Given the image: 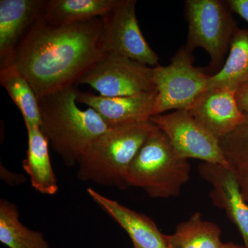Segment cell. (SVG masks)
I'll list each match as a JSON object with an SVG mask.
<instances>
[{"label":"cell","instance_id":"22","mask_svg":"<svg viewBox=\"0 0 248 248\" xmlns=\"http://www.w3.org/2000/svg\"><path fill=\"white\" fill-rule=\"evenodd\" d=\"M232 12L248 22V0H228L226 1Z\"/></svg>","mask_w":248,"mask_h":248},{"label":"cell","instance_id":"4","mask_svg":"<svg viewBox=\"0 0 248 248\" xmlns=\"http://www.w3.org/2000/svg\"><path fill=\"white\" fill-rule=\"evenodd\" d=\"M190 172L188 160L177 154L166 134L156 126L130 164L127 184L142 189L152 198L177 197Z\"/></svg>","mask_w":248,"mask_h":248},{"label":"cell","instance_id":"7","mask_svg":"<svg viewBox=\"0 0 248 248\" xmlns=\"http://www.w3.org/2000/svg\"><path fill=\"white\" fill-rule=\"evenodd\" d=\"M88 84L107 97L156 92L153 68L120 55L107 53L77 82Z\"/></svg>","mask_w":248,"mask_h":248},{"label":"cell","instance_id":"8","mask_svg":"<svg viewBox=\"0 0 248 248\" xmlns=\"http://www.w3.org/2000/svg\"><path fill=\"white\" fill-rule=\"evenodd\" d=\"M150 121L166 134L181 157L231 167L219 140L196 121L188 111L161 114L153 116Z\"/></svg>","mask_w":248,"mask_h":248},{"label":"cell","instance_id":"15","mask_svg":"<svg viewBox=\"0 0 248 248\" xmlns=\"http://www.w3.org/2000/svg\"><path fill=\"white\" fill-rule=\"evenodd\" d=\"M28 150L23 169L30 177L31 185L43 195H53L58 191V181L50 164L48 141L39 126L27 128Z\"/></svg>","mask_w":248,"mask_h":248},{"label":"cell","instance_id":"26","mask_svg":"<svg viewBox=\"0 0 248 248\" xmlns=\"http://www.w3.org/2000/svg\"><path fill=\"white\" fill-rule=\"evenodd\" d=\"M134 245V248H141L140 247H139L138 246H137V245H135V244H133Z\"/></svg>","mask_w":248,"mask_h":248},{"label":"cell","instance_id":"16","mask_svg":"<svg viewBox=\"0 0 248 248\" xmlns=\"http://www.w3.org/2000/svg\"><path fill=\"white\" fill-rule=\"evenodd\" d=\"M120 0H46L42 19L55 27L101 18L110 13Z\"/></svg>","mask_w":248,"mask_h":248},{"label":"cell","instance_id":"14","mask_svg":"<svg viewBox=\"0 0 248 248\" xmlns=\"http://www.w3.org/2000/svg\"><path fill=\"white\" fill-rule=\"evenodd\" d=\"M87 192L91 198L128 233L133 244L141 248H168L165 234L159 231L149 217L107 198L91 187L87 189Z\"/></svg>","mask_w":248,"mask_h":248},{"label":"cell","instance_id":"20","mask_svg":"<svg viewBox=\"0 0 248 248\" xmlns=\"http://www.w3.org/2000/svg\"><path fill=\"white\" fill-rule=\"evenodd\" d=\"M0 241L9 248H49L43 234L24 226L17 206L5 200L0 201Z\"/></svg>","mask_w":248,"mask_h":248},{"label":"cell","instance_id":"6","mask_svg":"<svg viewBox=\"0 0 248 248\" xmlns=\"http://www.w3.org/2000/svg\"><path fill=\"white\" fill-rule=\"evenodd\" d=\"M193 63L192 53L182 47L169 65L153 68V81L157 92L154 116L171 110H187L206 90L211 75Z\"/></svg>","mask_w":248,"mask_h":248},{"label":"cell","instance_id":"11","mask_svg":"<svg viewBox=\"0 0 248 248\" xmlns=\"http://www.w3.org/2000/svg\"><path fill=\"white\" fill-rule=\"evenodd\" d=\"M187 111L218 140L232 133L246 119L236 92L221 88L205 90Z\"/></svg>","mask_w":248,"mask_h":248},{"label":"cell","instance_id":"12","mask_svg":"<svg viewBox=\"0 0 248 248\" xmlns=\"http://www.w3.org/2000/svg\"><path fill=\"white\" fill-rule=\"evenodd\" d=\"M157 92L127 97H107L91 93H78V102L96 111L110 128L148 122L154 116Z\"/></svg>","mask_w":248,"mask_h":248},{"label":"cell","instance_id":"2","mask_svg":"<svg viewBox=\"0 0 248 248\" xmlns=\"http://www.w3.org/2000/svg\"><path fill=\"white\" fill-rule=\"evenodd\" d=\"M76 86L38 98L40 130L63 164L77 166L91 144L110 127L95 110H80Z\"/></svg>","mask_w":248,"mask_h":248},{"label":"cell","instance_id":"13","mask_svg":"<svg viewBox=\"0 0 248 248\" xmlns=\"http://www.w3.org/2000/svg\"><path fill=\"white\" fill-rule=\"evenodd\" d=\"M46 0L0 1V66L9 63L19 42L42 17Z\"/></svg>","mask_w":248,"mask_h":248},{"label":"cell","instance_id":"25","mask_svg":"<svg viewBox=\"0 0 248 248\" xmlns=\"http://www.w3.org/2000/svg\"><path fill=\"white\" fill-rule=\"evenodd\" d=\"M221 248H245L243 246H239V245L234 244L233 243L230 242L227 244H223Z\"/></svg>","mask_w":248,"mask_h":248},{"label":"cell","instance_id":"17","mask_svg":"<svg viewBox=\"0 0 248 248\" xmlns=\"http://www.w3.org/2000/svg\"><path fill=\"white\" fill-rule=\"evenodd\" d=\"M223 68L212 75L206 89H228L237 92L248 85V30L238 29L232 40Z\"/></svg>","mask_w":248,"mask_h":248},{"label":"cell","instance_id":"19","mask_svg":"<svg viewBox=\"0 0 248 248\" xmlns=\"http://www.w3.org/2000/svg\"><path fill=\"white\" fill-rule=\"evenodd\" d=\"M221 233L217 225L195 213L178 225L174 234H165V239L168 248H221Z\"/></svg>","mask_w":248,"mask_h":248},{"label":"cell","instance_id":"10","mask_svg":"<svg viewBox=\"0 0 248 248\" xmlns=\"http://www.w3.org/2000/svg\"><path fill=\"white\" fill-rule=\"evenodd\" d=\"M201 177L211 186L210 198L217 208L226 212L236 226L248 248V203L245 200L237 176L232 167L202 162L199 165Z\"/></svg>","mask_w":248,"mask_h":248},{"label":"cell","instance_id":"23","mask_svg":"<svg viewBox=\"0 0 248 248\" xmlns=\"http://www.w3.org/2000/svg\"><path fill=\"white\" fill-rule=\"evenodd\" d=\"M237 176L241 192L248 203V169H234Z\"/></svg>","mask_w":248,"mask_h":248},{"label":"cell","instance_id":"3","mask_svg":"<svg viewBox=\"0 0 248 248\" xmlns=\"http://www.w3.org/2000/svg\"><path fill=\"white\" fill-rule=\"evenodd\" d=\"M155 128L148 121L109 128L80 158L78 178L107 187L127 188L130 164Z\"/></svg>","mask_w":248,"mask_h":248},{"label":"cell","instance_id":"9","mask_svg":"<svg viewBox=\"0 0 248 248\" xmlns=\"http://www.w3.org/2000/svg\"><path fill=\"white\" fill-rule=\"evenodd\" d=\"M136 0H120L102 18V40L106 51L156 66L159 57L143 37L137 18Z\"/></svg>","mask_w":248,"mask_h":248},{"label":"cell","instance_id":"5","mask_svg":"<svg viewBox=\"0 0 248 248\" xmlns=\"http://www.w3.org/2000/svg\"><path fill=\"white\" fill-rule=\"evenodd\" d=\"M185 14L188 23L186 50L192 53L198 47L205 49L210 57L209 72L219 69L239 29L228 3L221 0H187Z\"/></svg>","mask_w":248,"mask_h":248},{"label":"cell","instance_id":"21","mask_svg":"<svg viewBox=\"0 0 248 248\" xmlns=\"http://www.w3.org/2000/svg\"><path fill=\"white\" fill-rule=\"evenodd\" d=\"M219 144L233 169H248V113L238 128L219 140Z\"/></svg>","mask_w":248,"mask_h":248},{"label":"cell","instance_id":"24","mask_svg":"<svg viewBox=\"0 0 248 248\" xmlns=\"http://www.w3.org/2000/svg\"><path fill=\"white\" fill-rule=\"evenodd\" d=\"M236 99L240 110L248 113V85L236 93Z\"/></svg>","mask_w":248,"mask_h":248},{"label":"cell","instance_id":"1","mask_svg":"<svg viewBox=\"0 0 248 248\" xmlns=\"http://www.w3.org/2000/svg\"><path fill=\"white\" fill-rule=\"evenodd\" d=\"M107 54L102 18L61 27L41 18L19 42L9 63L17 67L40 98L76 86Z\"/></svg>","mask_w":248,"mask_h":248},{"label":"cell","instance_id":"18","mask_svg":"<svg viewBox=\"0 0 248 248\" xmlns=\"http://www.w3.org/2000/svg\"><path fill=\"white\" fill-rule=\"evenodd\" d=\"M0 83L20 110L26 128L40 126L38 98L30 83L13 63L0 66Z\"/></svg>","mask_w":248,"mask_h":248}]
</instances>
